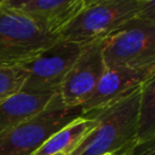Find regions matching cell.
Segmentation results:
<instances>
[{
    "instance_id": "obj_18",
    "label": "cell",
    "mask_w": 155,
    "mask_h": 155,
    "mask_svg": "<svg viewBox=\"0 0 155 155\" xmlns=\"http://www.w3.org/2000/svg\"><path fill=\"white\" fill-rule=\"evenodd\" d=\"M58 155H62V154H58Z\"/></svg>"
},
{
    "instance_id": "obj_5",
    "label": "cell",
    "mask_w": 155,
    "mask_h": 155,
    "mask_svg": "<svg viewBox=\"0 0 155 155\" xmlns=\"http://www.w3.org/2000/svg\"><path fill=\"white\" fill-rule=\"evenodd\" d=\"M102 54L105 68L155 65V21H130L103 39Z\"/></svg>"
},
{
    "instance_id": "obj_17",
    "label": "cell",
    "mask_w": 155,
    "mask_h": 155,
    "mask_svg": "<svg viewBox=\"0 0 155 155\" xmlns=\"http://www.w3.org/2000/svg\"><path fill=\"white\" fill-rule=\"evenodd\" d=\"M1 2H2V0H0V6H1Z\"/></svg>"
},
{
    "instance_id": "obj_7",
    "label": "cell",
    "mask_w": 155,
    "mask_h": 155,
    "mask_svg": "<svg viewBox=\"0 0 155 155\" xmlns=\"http://www.w3.org/2000/svg\"><path fill=\"white\" fill-rule=\"evenodd\" d=\"M102 41L84 46L81 53L65 74L58 94L67 107H80L92 96L105 67L102 54Z\"/></svg>"
},
{
    "instance_id": "obj_16",
    "label": "cell",
    "mask_w": 155,
    "mask_h": 155,
    "mask_svg": "<svg viewBox=\"0 0 155 155\" xmlns=\"http://www.w3.org/2000/svg\"><path fill=\"white\" fill-rule=\"evenodd\" d=\"M104 155H114V154H104Z\"/></svg>"
},
{
    "instance_id": "obj_1",
    "label": "cell",
    "mask_w": 155,
    "mask_h": 155,
    "mask_svg": "<svg viewBox=\"0 0 155 155\" xmlns=\"http://www.w3.org/2000/svg\"><path fill=\"white\" fill-rule=\"evenodd\" d=\"M142 86L117 101L82 114L94 127L69 155H125L137 144V116Z\"/></svg>"
},
{
    "instance_id": "obj_4",
    "label": "cell",
    "mask_w": 155,
    "mask_h": 155,
    "mask_svg": "<svg viewBox=\"0 0 155 155\" xmlns=\"http://www.w3.org/2000/svg\"><path fill=\"white\" fill-rule=\"evenodd\" d=\"M58 38L31 19L0 6V68L28 64Z\"/></svg>"
},
{
    "instance_id": "obj_3",
    "label": "cell",
    "mask_w": 155,
    "mask_h": 155,
    "mask_svg": "<svg viewBox=\"0 0 155 155\" xmlns=\"http://www.w3.org/2000/svg\"><path fill=\"white\" fill-rule=\"evenodd\" d=\"M81 115L80 107H67L57 92L42 110L0 134V155H33L53 133Z\"/></svg>"
},
{
    "instance_id": "obj_10",
    "label": "cell",
    "mask_w": 155,
    "mask_h": 155,
    "mask_svg": "<svg viewBox=\"0 0 155 155\" xmlns=\"http://www.w3.org/2000/svg\"><path fill=\"white\" fill-rule=\"evenodd\" d=\"M53 94H34L19 91L6 98L0 103V134L42 110Z\"/></svg>"
},
{
    "instance_id": "obj_14",
    "label": "cell",
    "mask_w": 155,
    "mask_h": 155,
    "mask_svg": "<svg viewBox=\"0 0 155 155\" xmlns=\"http://www.w3.org/2000/svg\"><path fill=\"white\" fill-rule=\"evenodd\" d=\"M125 155H155V140L137 143Z\"/></svg>"
},
{
    "instance_id": "obj_2",
    "label": "cell",
    "mask_w": 155,
    "mask_h": 155,
    "mask_svg": "<svg viewBox=\"0 0 155 155\" xmlns=\"http://www.w3.org/2000/svg\"><path fill=\"white\" fill-rule=\"evenodd\" d=\"M137 17L155 21V10L147 7L142 0H110L84 8L58 36L88 44L103 40Z\"/></svg>"
},
{
    "instance_id": "obj_6",
    "label": "cell",
    "mask_w": 155,
    "mask_h": 155,
    "mask_svg": "<svg viewBox=\"0 0 155 155\" xmlns=\"http://www.w3.org/2000/svg\"><path fill=\"white\" fill-rule=\"evenodd\" d=\"M86 44L68 41L58 38L46 51L23 65L27 75L21 92L24 93H57L59 86L81 53Z\"/></svg>"
},
{
    "instance_id": "obj_11",
    "label": "cell",
    "mask_w": 155,
    "mask_h": 155,
    "mask_svg": "<svg viewBox=\"0 0 155 155\" xmlns=\"http://www.w3.org/2000/svg\"><path fill=\"white\" fill-rule=\"evenodd\" d=\"M94 125L96 121L93 119L81 115L53 133L33 155H69Z\"/></svg>"
},
{
    "instance_id": "obj_15",
    "label": "cell",
    "mask_w": 155,
    "mask_h": 155,
    "mask_svg": "<svg viewBox=\"0 0 155 155\" xmlns=\"http://www.w3.org/2000/svg\"><path fill=\"white\" fill-rule=\"evenodd\" d=\"M105 1H110V0H82V6L84 8H86V7H90V6L101 4V2H105Z\"/></svg>"
},
{
    "instance_id": "obj_8",
    "label": "cell",
    "mask_w": 155,
    "mask_h": 155,
    "mask_svg": "<svg viewBox=\"0 0 155 155\" xmlns=\"http://www.w3.org/2000/svg\"><path fill=\"white\" fill-rule=\"evenodd\" d=\"M155 76V65L105 68L92 96L81 105L82 114L101 109L126 96Z\"/></svg>"
},
{
    "instance_id": "obj_13",
    "label": "cell",
    "mask_w": 155,
    "mask_h": 155,
    "mask_svg": "<svg viewBox=\"0 0 155 155\" xmlns=\"http://www.w3.org/2000/svg\"><path fill=\"white\" fill-rule=\"evenodd\" d=\"M25 75L24 67L0 68V103L21 91Z\"/></svg>"
},
{
    "instance_id": "obj_9",
    "label": "cell",
    "mask_w": 155,
    "mask_h": 155,
    "mask_svg": "<svg viewBox=\"0 0 155 155\" xmlns=\"http://www.w3.org/2000/svg\"><path fill=\"white\" fill-rule=\"evenodd\" d=\"M1 7L31 19L54 35L84 10L82 0H2Z\"/></svg>"
},
{
    "instance_id": "obj_12",
    "label": "cell",
    "mask_w": 155,
    "mask_h": 155,
    "mask_svg": "<svg viewBox=\"0 0 155 155\" xmlns=\"http://www.w3.org/2000/svg\"><path fill=\"white\" fill-rule=\"evenodd\" d=\"M155 76L142 85L137 116V143L155 140Z\"/></svg>"
}]
</instances>
